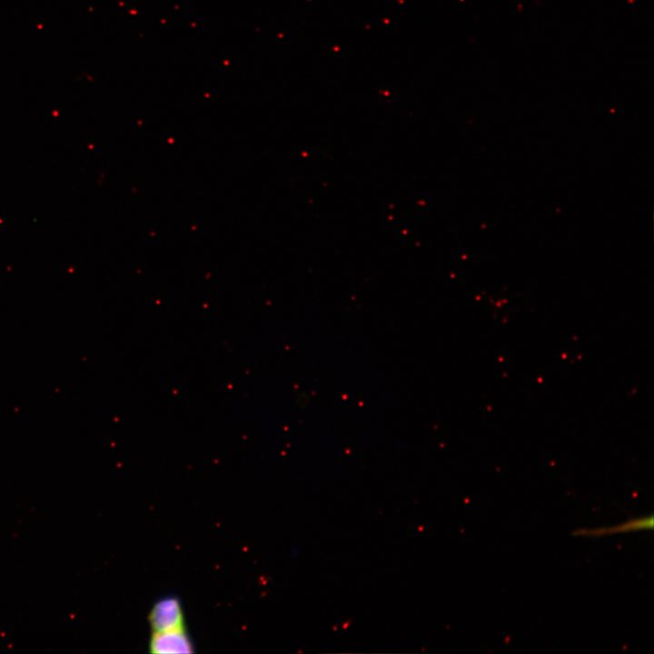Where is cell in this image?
Segmentation results:
<instances>
[{"instance_id": "obj_1", "label": "cell", "mask_w": 654, "mask_h": 654, "mask_svg": "<svg viewBox=\"0 0 654 654\" xmlns=\"http://www.w3.org/2000/svg\"><path fill=\"white\" fill-rule=\"evenodd\" d=\"M154 632L183 627V616L180 601L175 597H164L154 606L149 615Z\"/></svg>"}, {"instance_id": "obj_2", "label": "cell", "mask_w": 654, "mask_h": 654, "mask_svg": "<svg viewBox=\"0 0 654 654\" xmlns=\"http://www.w3.org/2000/svg\"><path fill=\"white\" fill-rule=\"evenodd\" d=\"M152 653H191L192 641L183 628L154 632L150 644Z\"/></svg>"}, {"instance_id": "obj_3", "label": "cell", "mask_w": 654, "mask_h": 654, "mask_svg": "<svg viewBox=\"0 0 654 654\" xmlns=\"http://www.w3.org/2000/svg\"><path fill=\"white\" fill-rule=\"evenodd\" d=\"M653 515L643 516L640 518H634L627 520L626 522L619 523L611 527H603L597 529L588 530H578L573 532L575 536L582 537H592L600 538L607 535L626 533L630 531H637L641 530H652L653 529Z\"/></svg>"}]
</instances>
